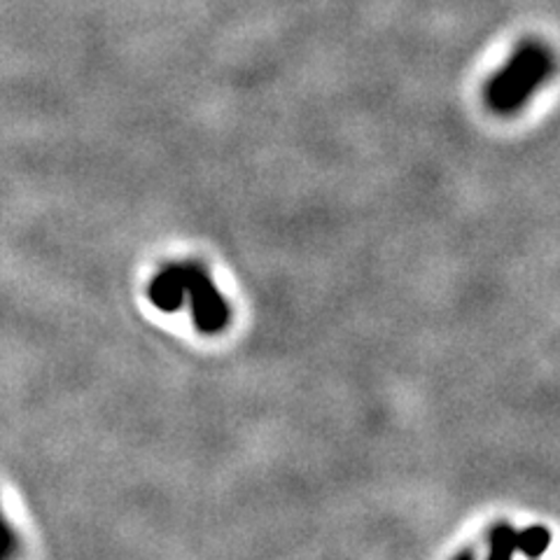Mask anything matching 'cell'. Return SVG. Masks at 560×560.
<instances>
[{
	"instance_id": "cell-1",
	"label": "cell",
	"mask_w": 560,
	"mask_h": 560,
	"mask_svg": "<svg viewBox=\"0 0 560 560\" xmlns=\"http://www.w3.org/2000/svg\"><path fill=\"white\" fill-rule=\"evenodd\" d=\"M556 73L553 51L537 40L523 43L495 78L486 86L488 108L498 115H514L528 103L539 86Z\"/></svg>"
},
{
	"instance_id": "cell-4",
	"label": "cell",
	"mask_w": 560,
	"mask_h": 560,
	"mask_svg": "<svg viewBox=\"0 0 560 560\" xmlns=\"http://www.w3.org/2000/svg\"><path fill=\"white\" fill-rule=\"evenodd\" d=\"M518 530H514L510 523H498L495 528L488 533V558L493 560H510L516 553Z\"/></svg>"
},
{
	"instance_id": "cell-6",
	"label": "cell",
	"mask_w": 560,
	"mask_h": 560,
	"mask_svg": "<svg viewBox=\"0 0 560 560\" xmlns=\"http://www.w3.org/2000/svg\"><path fill=\"white\" fill-rule=\"evenodd\" d=\"M14 551H16V537L8 525V521L3 518V514H0V558L10 556Z\"/></svg>"
},
{
	"instance_id": "cell-5",
	"label": "cell",
	"mask_w": 560,
	"mask_h": 560,
	"mask_svg": "<svg viewBox=\"0 0 560 560\" xmlns=\"http://www.w3.org/2000/svg\"><path fill=\"white\" fill-rule=\"evenodd\" d=\"M551 545V533L545 525H530L518 533V541H516V551H521L523 556L528 558H537L545 553Z\"/></svg>"
},
{
	"instance_id": "cell-3",
	"label": "cell",
	"mask_w": 560,
	"mask_h": 560,
	"mask_svg": "<svg viewBox=\"0 0 560 560\" xmlns=\"http://www.w3.org/2000/svg\"><path fill=\"white\" fill-rule=\"evenodd\" d=\"M148 296H150V302L164 313H173V311L183 308V304H185V280H183L180 265H166L160 273H156L150 280Z\"/></svg>"
},
{
	"instance_id": "cell-2",
	"label": "cell",
	"mask_w": 560,
	"mask_h": 560,
	"mask_svg": "<svg viewBox=\"0 0 560 560\" xmlns=\"http://www.w3.org/2000/svg\"><path fill=\"white\" fill-rule=\"evenodd\" d=\"M185 280V300L191 306V320L201 335H220L232 323V306L215 288L213 278L199 265L187 261L180 265Z\"/></svg>"
}]
</instances>
